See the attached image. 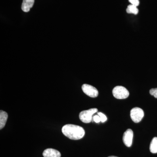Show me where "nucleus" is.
Instances as JSON below:
<instances>
[{"instance_id":"nucleus-1","label":"nucleus","mask_w":157,"mask_h":157,"mask_svg":"<svg viewBox=\"0 0 157 157\" xmlns=\"http://www.w3.org/2000/svg\"><path fill=\"white\" fill-rule=\"evenodd\" d=\"M63 134L71 140H77L84 137L85 132L82 127L76 125L68 124L62 129Z\"/></svg>"},{"instance_id":"nucleus-2","label":"nucleus","mask_w":157,"mask_h":157,"mask_svg":"<svg viewBox=\"0 0 157 157\" xmlns=\"http://www.w3.org/2000/svg\"><path fill=\"white\" fill-rule=\"evenodd\" d=\"M98 111L97 108H91L88 110H83L79 113L80 120L84 123H90L93 120V115Z\"/></svg>"},{"instance_id":"nucleus-3","label":"nucleus","mask_w":157,"mask_h":157,"mask_svg":"<svg viewBox=\"0 0 157 157\" xmlns=\"http://www.w3.org/2000/svg\"><path fill=\"white\" fill-rule=\"evenodd\" d=\"M113 95L117 99H126L128 97L129 92L126 88L122 86H117L113 89Z\"/></svg>"},{"instance_id":"nucleus-4","label":"nucleus","mask_w":157,"mask_h":157,"mask_svg":"<svg viewBox=\"0 0 157 157\" xmlns=\"http://www.w3.org/2000/svg\"><path fill=\"white\" fill-rule=\"evenodd\" d=\"M131 119L135 123L140 122L144 116L143 109L139 107H134L130 112Z\"/></svg>"},{"instance_id":"nucleus-5","label":"nucleus","mask_w":157,"mask_h":157,"mask_svg":"<svg viewBox=\"0 0 157 157\" xmlns=\"http://www.w3.org/2000/svg\"><path fill=\"white\" fill-rule=\"evenodd\" d=\"M82 89L83 92L92 98H95L98 97V90L95 87L87 84H84L82 86Z\"/></svg>"},{"instance_id":"nucleus-6","label":"nucleus","mask_w":157,"mask_h":157,"mask_svg":"<svg viewBox=\"0 0 157 157\" xmlns=\"http://www.w3.org/2000/svg\"><path fill=\"white\" fill-rule=\"evenodd\" d=\"M133 132L132 129H127L124 133L123 140L125 145L128 147L132 146L133 137Z\"/></svg>"},{"instance_id":"nucleus-7","label":"nucleus","mask_w":157,"mask_h":157,"mask_svg":"<svg viewBox=\"0 0 157 157\" xmlns=\"http://www.w3.org/2000/svg\"><path fill=\"white\" fill-rule=\"evenodd\" d=\"M44 157H61L60 152L52 148H48L45 149L43 152Z\"/></svg>"},{"instance_id":"nucleus-8","label":"nucleus","mask_w":157,"mask_h":157,"mask_svg":"<svg viewBox=\"0 0 157 157\" xmlns=\"http://www.w3.org/2000/svg\"><path fill=\"white\" fill-rule=\"evenodd\" d=\"M35 0H23L21 9L24 12H28L33 6Z\"/></svg>"},{"instance_id":"nucleus-9","label":"nucleus","mask_w":157,"mask_h":157,"mask_svg":"<svg viewBox=\"0 0 157 157\" xmlns=\"http://www.w3.org/2000/svg\"><path fill=\"white\" fill-rule=\"evenodd\" d=\"M8 117V113L5 111L1 110L0 111V129L1 130L6 125Z\"/></svg>"},{"instance_id":"nucleus-10","label":"nucleus","mask_w":157,"mask_h":157,"mask_svg":"<svg viewBox=\"0 0 157 157\" xmlns=\"http://www.w3.org/2000/svg\"><path fill=\"white\" fill-rule=\"evenodd\" d=\"M150 151L152 153H157V137H155L153 138L150 145Z\"/></svg>"},{"instance_id":"nucleus-11","label":"nucleus","mask_w":157,"mask_h":157,"mask_svg":"<svg viewBox=\"0 0 157 157\" xmlns=\"http://www.w3.org/2000/svg\"><path fill=\"white\" fill-rule=\"evenodd\" d=\"M127 13L128 14H137L138 13V9L137 8V6H134V5H130L127 7L126 9Z\"/></svg>"},{"instance_id":"nucleus-12","label":"nucleus","mask_w":157,"mask_h":157,"mask_svg":"<svg viewBox=\"0 0 157 157\" xmlns=\"http://www.w3.org/2000/svg\"><path fill=\"white\" fill-rule=\"evenodd\" d=\"M98 114L100 117V118H101V122L104 123L107 121V117H106V115L104 114V113L101 112H98Z\"/></svg>"},{"instance_id":"nucleus-13","label":"nucleus","mask_w":157,"mask_h":157,"mask_svg":"<svg viewBox=\"0 0 157 157\" xmlns=\"http://www.w3.org/2000/svg\"><path fill=\"white\" fill-rule=\"evenodd\" d=\"M149 93L151 95L153 96L155 98H157V88L151 89L150 90Z\"/></svg>"},{"instance_id":"nucleus-14","label":"nucleus","mask_w":157,"mask_h":157,"mask_svg":"<svg viewBox=\"0 0 157 157\" xmlns=\"http://www.w3.org/2000/svg\"><path fill=\"white\" fill-rule=\"evenodd\" d=\"M93 120L95 122L97 123H98L100 122L101 121V118H100V117L98 114V115L94 116L93 117Z\"/></svg>"},{"instance_id":"nucleus-15","label":"nucleus","mask_w":157,"mask_h":157,"mask_svg":"<svg viewBox=\"0 0 157 157\" xmlns=\"http://www.w3.org/2000/svg\"><path fill=\"white\" fill-rule=\"evenodd\" d=\"M129 2L131 3V5H134L136 6H138L139 5V0H129Z\"/></svg>"},{"instance_id":"nucleus-16","label":"nucleus","mask_w":157,"mask_h":157,"mask_svg":"<svg viewBox=\"0 0 157 157\" xmlns=\"http://www.w3.org/2000/svg\"><path fill=\"white\" fill-rule=\"evenodd\" d=\"M108 157H118L114 156H109Z\"/></svg>"}]
</instances>
